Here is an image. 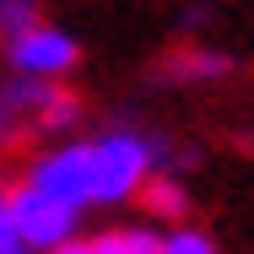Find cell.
<instances>
[{
  "label": "cell",
  "mask_w": 254,
  "mask_h": 254,
  "mask_svg": "<svg viewBox=\"0 0 254 254\" xmlns=\"http://www.w3.org/2000/svg\"><path fill=\"white\" fill-rule=\"evenodd\" d=\"M5 60H11V70L16 76H38V81H54V76H65V70H76V38L70 33H60V27H27L22 38H11L5 44Z\"/></svg>",
  "instance_id": "5"
},
{
  "label": "cell",
  "mask_w": 254,
  "mask_h": 254,
  "mask_svg": "<svg viewBox=\"0 0 254 254\" xmlns=\"http://www.w3.org/2000/svg\"><path fill=\"white\" fill-rule=\"evenodd\" d=\"M157 173V130H141L130 114H119L92 141V205H125L141 195Z\"/></svg>",
  "instance_id": "1"
},
{
  "label": "cell",
  "mask_w": 254,
  "mask_h": 254,
  "mask_svg": "<svg viewBox=\"0 0 254 254\" xmlns=\"http://www.w3.org/2000/svg\"><path fill=\"white\" fill-rule=\"evenodd\" d=\"M16 244H27V238H22L16 216H11V195H0V254H5V249H16Z\"/></svg>",
  "instance_id": "11"
},
{
  "label": "cell",
  "mask_w": 254,
  "mask_h": 254,
  "mask_svg": "<svg viewBox=\"0 0 254 254\" xmlns=\"http://www.w3.org/2000/svg\"><path fill=\"white\" fill-rule=\"evenodd\" d=\"M233 76V54L227 49H211V44H184L173 49L162 65L146 70L152 87H200V81H227Z\"/></svg>",
  "instance_id": "6"
},
{
  "label": "cell",
  "mask_w": 254,
  "mask_h": 254,
  "mask_svg": "<svg viewBox=\"0 0 254 254\" xmlns=\"http://www.w3.org/2000/svg\"><path fill=\"white\" fill-rule=\"evenodd\" d=\"M11 216H16V227H22V238L33 244L38 254L60 249L65 238H76V222H81V205L60 200L49 190H38V184H16L11 190Z\"/></svg>",
  "instance_id": "3"
},
{
  "label": "cell",
  "mask_w": 254,
  "mask_h": 254,
  "mask_svg": "<svg viewBox=\"0 0 254 254\" xmlns=\"http://www.w3.org/2000/svg\"><path fill=\"white\" fill-rule=\"evenodd\" d=\"M76 125H81V103L54 81L16 76L0 87V146H16L27 135H65Z\"/></svg>",
  "instance_id": "2"
},
{
  "label": "cell",
  "mask_w": 254,
  "mask_h": 254,
  "mask_svg": "<svg viewBox=\"0 0 254 254\" xmlns=\"http://www.w3.org/2000/svg\"><path fill=\"white\" fill-rule=\"evenodd\" d=\"M141 205H146L152 216H162V222H184L195 200H190V190H184L179 173H152V179L141 184Z\"/></svg>",
  "instance_id": "7"
},
{
  "label": "cell",
  "mask_w": 254,
  "mask_h": 254,
  "mask_svg": "<svg viewBox=\"0 0 254 254\" xmlns=\"http://www.w3.org/2000/svg\"><path fill=\"white\" fill-rule=\"evenodd\" d=\"M92 249L98 254H162V233L152 227H108L92 238Z\"/></svg>",
  "instance_id": "8"
},
{
  "label": "cell",
  "mask_w": 254,
  "mask_h": 254,
  "mask_svg": "<svg viewBox=\"0 0 254 254\" xmlns=\"http://www.w3.org/2000/svg\"><path fill=\"white\" fill-rule=\"evenodd\" d=\"M205 22H211V5H200V0H190V5L179 11V22H173V27H179V33H200Z\"/></svg>",
  "instance_id": "12"
},
{
  "label": "cell",
  "mask_w": 254,
  "mask_h": 254,
  "mask_svg": "<svg viewBox=\"0 0 254 254\" xmlns=\"http://www.w3.org/2000/svg\"><path fill=\"white\" fill-rule=\"evenodd\" d=\"M162 254H216V238L211 233H200V227H173L168 238H162Z\"/></svg>",
  "instance_id": "10"
},
{
  "label": "cell",
  "mask_w": 254,
  "mask_h": 254,
  "mask_svg": "<svg viewBox=\"0 0 254 254\" xmlns=\"http://www.w3.org/2000/svg\"><path fill=\"white\" fill-rule=\"evenodd\" d=\"M49 254H98V249H92V238H81V233H76V238H65V244L49 249Z\"/></svg>",
  "instance_id": "13"
},
{
  "label": "cell",
  "mask_w": 254,
  "mask_h": 254,
  "mask_svg": "<svg viewBox=\"0 0 254 254\" xmlns=\"http://www.w3.org/2000/svg\"><path fill=\"white\" fill-rule=\"evenodd\" d=\"M5 254H38V249H33V244H16V249H5Z\"/></svg>",
  "instance_id": "14"
},
{
  "label": "cell",
  "mask_w": 254,
  "mask_h": 254,
  "mask_svg": "<svg viewBox=\"0 0 254 254\" xmlns=\"http://www.w3.org/2000/svg\"><path fill=\"white\" fill-rule=\"evenodd\" d=\"M27 27H38V0H0V38H22Z\"/></svg>",
  "instance_id": "9"
},
{
  "label": "cell",
  "mask_w": 254,
  "mask_h": 254,
  "mask_svg": "<svg viewBox=\"0 0 254 254\" xmlns=\"http://www.w3.org/2000/svg\"><path fill=\"white\" fill-rule=\"evenodd\" d=\"M27 184H38V190H49V195H60L70 205H81V211H92V141H60L44 157H33Z\"/></svg>",
  "instance_id": "4"
}]
</instances>
